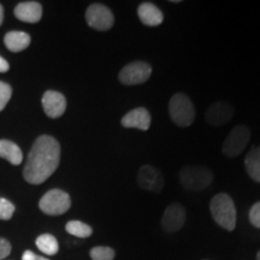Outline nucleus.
I'll use <instances>...</instances> for the list:
<instances>
[{
    "mask_svg": "<svg viewBox=\"0 0 260 260\" xmlns=\"http://www.w3.org/2000/svg\"><path fill=\"white\" fill-rule=\"evenodd\" d=\"M60 161V146L56 139L41 135L35 140L23 170L24 180L30 184H41L50 178Z\"/></svg>",
    "mask_w": 260,
    "mask_h": 260,
    "instance_id": "obj_1",
    "label": "nucleus"
},
{
    "mask_svg": "<svg viewBox=\"0 0 260 260\" xmlns=\"http://www.w3.org/2000/svg\"><path fill=\"white\" fill-rule=\"evenodd\" d=\"M210 210L214 222L228 232H233L236 226V207L230 195L219 193L212 198Z\"/></svg>",
    "mask_w": 260,
    "mask_h": 260,
    "instance_id": "obj_2",
    "label": "nucleus"
},
{
    "mask_svg": "<svg viewBox=\"0 0 260 260\" xmlns=\"http://www.w3.org/2000/svg\"><path fill=\"white\" fill-rule=\"evenodd\" d=\"M213 174L203 165H187L180 171L182 187L188 190H203L212 183Z\"/></svg>",
    "mask_w": 260,
    "mask_h": 260,
    "instance_id": "obj_3",
    "label": "nucleus"
},
{
    "mask_svg": "<svg viewBox=\"0 0 260 260\" xmlns=\"http://www.w3.org/2000/svg\"><path fill=\"white\" fill-rule=\"evenodd\" d=\"M169 113L172 122L178 126H189L195 121V109L189 96L176 93L169 103Z\"/></svg>",
    "mask_w": 260,
    "mask_h": 260,
    "instance_id": "obj_4",
    "label": "nucleus"
},
{
    "mask_svg": "<svg viewBox=\"0 0 260 260\" xmlns=\"http://www.w3.org/2000/svg\"><path fill=\"white\" fill-rule=\"evenodd\" d=\"M71 206L70 195L61 189L48 190L41 198L39 207L48 216H60L68 212Z\"/></svg>",
    "mask_w": 260,
    "mask_h": 260,
    "instance_id": "obj_5",
    "label": "nucleus"
},
{
    "mask_svg": "<svg viewBox=\"0 0 260 260\" xmlns=\"http://www.w3.org/2000/svg\"><path fill=\"white\" fill-rule=\"evenodd\" d=\"M249 140H251V130L248 126L243 124L236 125L224 140L223 153L229 158L237 157L242 153Z\"/></svg>",
    "mask_w": 260,
    "mask_h": 260,
    "instance_id": "obj_6",
    "label": "nucleus"
},
{
    "mask_svg": "<svg viewBox=\"0 0 260 260\" xmlns=\"http://www.w3.org/2000/svg\"><path fill=\"white\" fill-rule=\"evenodd\" d=\"M152 68L146 61H133L125 65L118 75L119 82L125 86H136L147 82L151 77Z\"/></svg>",
    "mask_w": 260,
    "mask_h": 260,
    "instance_id": "obj_7",
    "label": "nucleus"
},
{
    "mask_svg": "<svg viewBox=\"0 0 260 260\" xmlns=\"http://www.w3.org/2000/svg\"><path fill=\"white\" fill-rule=\"evenodd\" d=\"M86 21L89 27L104 31L113 27L115 17L107 6L103 4H92L86 11Z\"/></svg>",
    "mask_w": 260,
    "mask_h": 260,
    "instance_id": "obj_8",
    "label": "nucleus"
},
{
    "mask_svg": "<svg viewBox=\"0 0 260 260\" xmlns=\"http://www.w3.org/2000/svg\"><path fill=\"white\" fill-rule=\"evenodd\" d=\"M138 183L142 189L159 193L164 188V176L157 168L151 165H142L138 174Z\"/></svg>",
    "mask_w": 260,
    "mask_h": 260,
    "instance_id": "obj_9",
    "label": "nucleus"
},
{
    "mask_svg": "<svg viewBox=\"0 0 260 260\" xmlns=\"http://www.w3.org/2000/svg\"><path fill=\"white\" fill-rule=\"evenodd\" d=\"M186 223V210L181 204L169 205L161 218V226L167 233H176Z\"/></svg>",
    "mask_w": 260,
    "mask_h": 260,
    "instance_id": "obj_10",
    "label": "nucleus"
},
{
    "mask_svg": "<svg viewBox=\"0 0 260 260\" xmlns=\"http://www.w3.org/2000/svg\"><path fill=\"white\" fill-rule=\"evenodd\" d=\"M235 109L228 102H217L211 105L206 111V122L212 126H222L232 121Z\"/></svg>",
    "mask_w": 260,
    "mask_h": 260,
    "instance_id": "obj_11",
    "label": "nucleus"
},
{
    "mask_svg": "<svg viewBox=\"0 0 260 260\" xmlns=\"http://www.w3.org/2000/svg\"><path fill=\"white\" fill-rule=\"evenodd\" d=\"M42 107L50 118H59L67 110V99L63 94L56 90H47L42 96Z\"/></svg>",
    "mask_w": 260,
    "mask_h": 260,
    "instance_id": "obj_12",
    "label": "nucleus"
},
{
    "mask_svg": "<svg viewBox=\"0 0 260 260\" xmlns=\"http://www.w3.org/2000/svg\"><path fill=\"white\" fill-rule=\"evenodd\" d=\"M121 124L124 128L139 129L142 132L149 129L151 126V115L145 107H136V109L129 111L122 118Z\"/></svg>",
    "mask_w": 260,
    "mask_h": 260,
    "instance_id": "obj_13",
    "label": "nucleus"
},
{
    "mask_svg": "<svg viewBox=\"0 0 260 260\" xmlns=\"http://www.w3.org/2000/svg\"><path fill=\"white\" fill-rule=\"evenodd\" d=\"M15 16L27 23H38L42 17V6L38 2H23L15 8Z\"/></svg>",
    "mask_w": 260,
    "mask_h": 260,
    "instance_id": "obj_14",
    "label": "nucleus"
},
{
    "mask_svg": "<svg viewBox=\"0 0 260 260\" xmlns=\"http://www.w3.org/2000/svg\"><path fill=\"white\" fill-rule=\"evenodd\" d=\"M140 21L147 27H158L164 21V15L160 9L153 3H142L138 9Z\"/></svg>",
    "mask_w": 260,
    "mask_h": 260,
    "instance_id": "obj_15",
    "label": "nucleus"
},
{
    "mask_svg": "<svg viewBox=\"0 0 260 260\" xmlns=\"http://www.w3.org/2000/svg\"><path fill=\"white\" fill-rule=\"evenodd\" d=\"M30 41L31 39L29 34L24 31H9L4 38L5 46L9 51L15 53L25 50L30 45Z\"/></svg>",
    "mask_w": 260,
    "mask_h": 260,
    "instance_id": "obj_16",
    "label": "nucleus"
},
{
    "mask_svg": "<svg viewBox=\"0 0 260 260\" xmlns=\"http://www.w3.org/2000/svg\"><path fill=\"white\" fill-rule=\"evenodd\" d=\"M0 157L6 159L12 165H19L23 160L21 148L10 140H0Z\"/></svg>",
    "mask_w": 260,
    "mask_h": 260,
    "instance_id": "obj_17",
    "label": "nucleus"
},
{
    "mask_svg": "<svg viewBox=\"0 0 260 260\" xmlns=\"http://www.w3.org/2000/svg\"><path fill=\"white\" fill-rule=\"evenodd\" d=\"M245 167L248 176L260 183V146L253 147L245 158Z\"/></svg>",
    "mask_w": 260,
    "mask_h": 260,
    "instance_id": "obj_18",
    "label": "nucleus"
},
{
    "mask_svg": "<svg viewBox=\"0 0 260 260\" xmlns=\"http://www.w3.org/2000/svg\"><path fill=\"white\" fill-rule=\"evenodd\" d=\"M37 247L46 255H56L59 251L57 239L51 234H42L37 239Z\"/></svg>",
    "mask_w": 260,
    "mask_h": 260,
    "instance_id": "obj_19",
    "label": "nucleus"
},
{
    "mask_svg": "<svg viewBox=\"0 0 260 260\" xmlns=\"http://www.w3.org/2000/svg\"><path fill=\"white\" fill-rule=\"evenodd\" d=\"M65 230L70 234V235L81 237V239H86L89 237L93 234L92 226H89L88 224L80 222V220H70L65 225Z\"/></svg>",
    "mask_w": 260,
    "mask_h": 260,
    "instance_id": "obj_20",
    "label": "nucleus"
},
{
    "mask_svg": "<svg viewBox=\"0 0 260 260\" xmlns=\"http://www.w3.org/2000/svg\"><path fill=\"white\" fill-rule=\"evenodd\" d=\"M89 255L92 260H113L115 259L116 252L111 247L96 246L90 249Z\"/></svg>",
    "mask_w": 260,
    "mask_h": 260,
    "instance_id": "obj_21",
    "label": "nucleus"
},
{
    "mask_svg": "<svg viewBox=\"0 0 260 260\" xmlns=\"http://www.w3.org/2000/svg\"><path fill=\"white\" fill-rule=\"evenodd\" d=\"M15 205L4 198H0V219L9 220L12 218L15 213Z\"/></svg>",
    "mask_w": 260,
    "mask_h": 260,
    "instance_id": "obj_22",
    "label": "nucleus"
},
{
    "mask_svg": "<svg viewBox=\"0 0 260 260\" xmlns=\"http://www.w3.org/2000/svg\"><path fill=\"white\" fill-rule=\"evenodd\" d=\"M12 95V88L10 84L0 81V111L5 109Z\"/></svg>",
    "mask_w": 260,
    "mask_h": 260,
    "instance_id": "obj_23",
    "label": "nucleus"
},
{
    "mask_svg": "<svg viewBox=\"0 0 260 260\" xmlns=\"http://www.w3.org/2000/svg\"><path fill=\"white\" fill-rule=\"evenodd\" d=\"M249 222L253 226L260 229V201L253 205L249 210Z\"/></svg>",
    "mask_w": 260,
    "mask_h": 260,
    "instance_id": "obj_24",
    "label": "nucleus"
},
{
    "mask_svg": "<svg viewBox=\"0 0 260 260\" xmlns=\"http://www.w3.org/2000/svg\"><path fill=\"white\" fill-rule=\"evenodd\" d=\"M12 247L6 239L0 237V260H4L6 256L10 255Z\"/></svg>",
    "mask_w": 260,
    "mask_h": 260,
    "instance_id": "obj_25",
    "label": "nucleus"
},
{
    "mask_svg": "<svg viewBox=\"0 0 260 260\" xmlns=\"http://www.w3.org/2000/svg\"><path fill=\"white\" fill-rule=\"evenodd\" d=\"M22 260H50V259L35 254V253L31 251H25L23 253V255H22Z\"/></svg>",
    "mask_w": 260,
    "mask_h": 260,
    "instance_id": "obj_26",
    "label": "nucleus"
},
{
    "mask_svg": "<svg viewBox=\"0 0 260 260\" xmlns=\"http://www.w3.org/2000/svg\"><path fill=\"white\" fill-rule=\"evenodd\" d=\"M10 69V64L8 60L4 59L2 56H0V73H6Z\"/></svg>",
    "mask_w": 260,
    "mask_h": 260,
    "instance_id": "obj_27",
    "label": "nucleus"
},
{
    "mask_svg": "<svg viewBox=\"0 0 260 260\" xmlns=\"http://www.w3.org/2000/svg\"><path fill=\"white\" fill-rule=\"evenodd\" d=\"M3 21H4V8L0 5V25L3 24Z\"/></svg>",
    "mask_w": 260,
    "mask_h": 260,
    "instance_id": "obj_28",
    "label": "nucleus"
},
{
    "mask_svg": "<svg viewBox=\"0 0 260 260\" xmlns=\"http://www.w3.org/2000/svg\"><path fill=\"white\" fill-rule=\"evenodd\" d=\"M256 260H260V251L258 252V254H256Z\"/></svg>",
    "mask_w": 260,
    "mask_h": 260,
    "instance_id": "obj_29",
    "label": "nucleus"
}]
</instances>
